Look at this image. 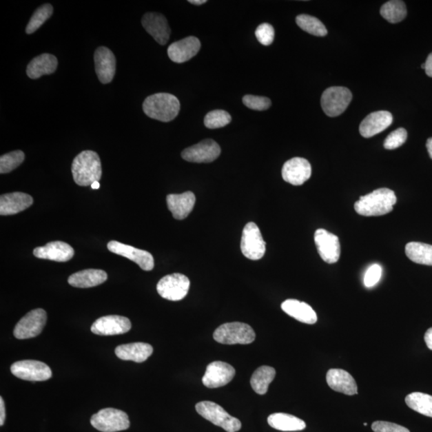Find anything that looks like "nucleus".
<instances>
[{
    "mask_svg": "<svg viewBox=\"0 0 432 432\" xmlns=\"http://www.w3.org/2000/svg\"><path fill=\"white\" fill-rule=\"evenodd\" d=\"M33 205V198L28 194L12 192L0 197V215L12 216L26 210Z\"/></svg>",
    "mask_w": 432,
    "mask_h": 432,
    "instance_id": "24",
    "label": "nucleus"
},
{
    "mask_svg": "<svg viewBox=\"0 0 432 432\" xmlns=\"http://www.w3.org/2000/svg\"><path fill=\"white\" fill-rule=\"evenodd\" d=\"M191 282L188 278L174 273L163 277L157 285V291L163 299L171 301H180L185 299L189 291Z\"/></svg>",
    "mask_w": 432,
    "mask_h": 432,
    "instance_id": "9",
    "label": "nucleus"
},
{
    "mask_svg": "<svg viewBox=\"0 0 432 432\" xmlns=\"http://www.w3.org/2000/svg\"><path fill=\"white\" fill-rule=\"evenodd\" d=\"M188 2L194 5H202L207 3L206 0H190Z\"/></svg>",
    "mask_w": 432,
    "mask_h": 432,
    "instance_id": "48",
    "label": "nucleus"
},
{
    "mask_svg": "<svg viewBox=\"0 0 432 432\" xmlns=\"http://www.w3.org/2000/svg\"><path fill=\"white\" fill-rule=\"evenodd\" d=\"M200 39L189 37L171 44L167 49L168 57L174 63H182L190 61L200 52Z\"/></svg>",
    "mask_w": 432,
    "mask_h": 432,
    "instance_id": "20",
    "label": "nucleus"
},
{
    "mask_svg": "<svg viewBox=\"0 0 432 432\" xmlns=\"http://www.w3.org/2000/svg\"><path fill=\"white\" fill-rule=\"evenodd\" d=\"M52 14L53 7L51 4L42 5L34 12L31 19H30L26 28V33L30 34L37 32L48 19L51 18Z\"/></svg>",
    "mask_w": 432,
    "mask_h": 432,
    "instance_id": "36",
    "label": "nucleus"
},
{
    "mask_svg": "<svg viewBox=\"0 0 432 432\" xmlns=\"http://www.w3.org/2000/svg\"><path fill=\"white\" fill-rule=\"evenodd\" d=\"M142 25L161 45H165L170 39L171 28L166 17L161 13L149 12L144 14Z\"/></svg>",
    "mask_w": 432,
    "mask_h": 432,
    "instance_id": "18",
    "label": "nucleus"
},
{
    "mask_svg": "<svg viewBox=\"0 0 432 432\" xmlns=\"http://www.w3.org/2000/svg\"><path fill=\"white\" fill-rule=\"evenodd\" d=\"M214 340L222 344H249L255 341L256 333L252 327L245 322H227L215 331Z\"/></svg>",
    "mask_w": 432,
    "mask_h": 432,
    "instance_id": "4",
    "label": "nucleus"
},
{
    "mask_svg": "<svg viewBox=\"0 0 432 432\" xmlns=\"http://www.w3.org/2000/svg\"><path fill=\"white\" fill-rule=\"evenodd\" d=\"M240 247L243 256L247 259L259 260L264 257L266 243L255 223H248L243 228Z\"/></svg>",
    "mask_w": 432,
    "mask_h": 432,
    "instance_id": "8",
    "label": "nucleus"
},
{
    "mask_svg": "<svg viewBox=\"0 0 432 432\" xmlns=\"http://www.w3.org/2000/svg\"><path fill=\"white\" fill-rule=\"evenodd\" d=\"M397 198L389 188H380L367 195L361 196L355 203V210L360 216H380L393 210Z\"/></svg>",
    "mask_w": 432,
    "mask_h": 432,
    "instance_id": "1",
    "label": "nucleus"
},
{
    "mask_svg": "<svg viewBox=\"0 0 432 432\" xmlns=\"http://www.w3.org/2000/svg\"><path fill=\"white\" fill-rule=\"evenodd\" d=\"M267 423L272 429L282 431H298L306 429V424L294 415L274 413L268 417Z\"/></svg>",
    "mask_w": 432,
    "mask_h": 432,
    "instance_id": "30",
    "label": "nucleus"
},
{
    "mask_svg": "<svg viewBox=\"0 0 432 432\" xmlns=\"http://www.w3.org/2000/svg\"><path fill=\"white\" fill-rule=\"evenodd\" d=\"M311 176V166L306 158L295 157L287 161L282 168L284 181L290 185L300 186L309 181Z\"/></svg>",
    "mask_w": 432,
    "mask_h": 432,
    "instance_id": "17",
    "label": "nucleus"
},
{
    "mask_svg": "<svg viewBox=\"0 0 432 432\" xmlns=\"http://www.w3.org/2000/svg\"><path fill=\"white\" fill-rule=\"evenodd\" d=\"M405 253L415 264L432 266V245L420 242H411L406 245Z\"/></svg>",
    "mask_w": 432,
    "mask_h": 432,
    "instance_id": "31",
    "label": "nucleus"
},
{
    "mask_svg": "<svg viewBox=\"0 0 432 432\" xmlns=\"http://www.w3.org/2000/svg\"><path fill=\"white\" fill-rule=\"evenodd\" d=\"M5 418H6V411H5V404L3 397H0V425L4 424Z\"/></svg>",
    "mask_w": 432,
    "mask_h": 432,
    "instance_id": "44",
    "label": "nucleus"
},
{
    "mask_svg": "<svg viewBox=\"0 0 432 432\" xmlns=\"http://www.w3.org/2000/svg\"><path fill=\"white\" fill-rule=\"evenodd\" d=\"M108 250L115 254L135 262L143 271H152L155 265L150 252L112 240L107 243Z\"/></svg>",
    "mask_w": 432,
    "mask_h": 432,
    "instance_id": "15",
    "label": "nucleus"
},
{
    "mask_svg": "<svg viewBox=\"0 0 432 432\" xmlns=\"http://www.w3.org/2000/svg\"><path fill=\"white\" fill-rule=\"evenodd\" d=\"M25 155L22 151H14L0 158V173L7 174L12 172L24 161Z\"/></svg>",
    "mask_w": 432,
    "mask_h": 432,
    "instance_id": "37",
    "label": "nucleus"
},
{
    "mask_svg": "<svg viewBox=\"0 0 432 432\" xmlns=\"http://www.w3.org/2000/svg\"><path fill=\"white\" fill-rule=\"evenodd\" d=\"M352 99L349 88L331 87L326 89L321 97V106L327 116L336 117L344 112Z\"/></svg>",
    "mask_w": 432,
    "mask_h": 432,
    "instance_id": "7",
    "label": "nucleus"
},
{
    "mask_svg": "<svg viewBox=\"0 0 432 432\" xmlns=\"http://www.w3.org/2000/svg\"><path fill=\"white\" fill-rule=\"evenodd\" d=\"M256 37L263 45L269 46L274 41L275 30L269 23H262L257 28Z\"/></svg>",
    "mask_w": 432,
    "mask_h": 432,
    "instance_id": "41",
    "label": "nucleus"
},
{
    "mask_svg": "<svg viewBox=\"0 0 432 432\" xmlns=\"http://www.w3.org/2000/svg\"><path fill=\"white\" fill-rule=\"evenodd\" d=\"M426 148H428L429 156L432 158V138H429L426 141Z\"/></svg>",
    "mask_w": 432,
    "mask_h": 432,
    "instance_id": "47",
    "label": "nucleus"
},
{
    "mask_svg": "<svg viewBox=\"0 0 432 432\" xmlns=\"http://www.w3.org/2000/svg\"><path fill=\"white\" fill-rule=\"evenodd\" d=\"M196 196L192 192L182 194H171L167 196L169 211L176 220H185L192 212L196 205Z\"/></svg>",
    "mask_w": 432,
    "mask_h": 432,
    "instance_id": "22",
    "label": "nucleus"
},
{
    "mask_svg": "<svg viewBox=\"0 0 432 432\" xmlns=\"http://www.w3.org/2000/svg\"><path fill=\"white\" fill-rule=\"evenodd\" d=\"M380 14L382 17L389 23H400L403 21L407 17L406 5L400 0H391L381 7Z\"/></svg>",
    "mask_w": 432,
    "mask_h": 432,
    "instance_id": "34",
    "label": "nucleus"
},
{
    "mask_svg": "<svg viewBox=\"0 0 432 432\" xmlns=\"http://www.w3.org/2000/svg\"><path fill=\"white\" fill-rule=\"evenodd\" d=\"M196 409L203 418L212 422L213 424L220 426L227 432L239 431L242 428L239 419L228 414L221 406L214 402H200L196 405Z\"/></svg>",
    "mask_w": 432,
    "mask_h": 432,
    "instance_id": "5",
    "label": "nucleus"
},
{
    "mask_svg": "<svg viewBox=\"0 0 432 432\" xmlns=\"http://www.w3.org/2000/svg\"><path fill=\"white\" fill-rule=\"evenodd\" d=\"M235 375L236 370L232 365L225 362L215 361L207 365L202 382L208 389H218L229 384Z\"/></svg>",
    "mask_w": 432,
    "mask_h": 432,
    "instance_id": "12",
    "label": "nucleus"
},
{
    "mask_svg": "<svg viewBox=\"0 0 432 432\" xmlns=\"http://www.w3.org/2000/svg\"><path fill=\"white\" fill-rule=\"evenodd\" d=\"M91 424L99 431L117 432L128 429L130 420L121 410L104 409L92 416Z\"/></svg>",
    "mask_w": 432,
    "mask_h": 432,
    "instance_id": "6",
    "label": "nucleus"
},
{
    "mask_svg": "<svg viewBox=\"0 0 432 432\" xmlns=\"http://www.w3.org/2000/svg\"><path fill=\"white\" fill-rule=\"evenodd\" d=\"M115 352L118 358L122 360L143 362L152 355L153 347L145 342H132L118 346Z\"/></svg>",
    "mask_w": 432,
    "mask_h": 432,
    "instance_id": "26",
    "label": "nucleus"
},
{
    "mask_svg": "<svg viewBox=\"0 0 432 432\" xmlns=\"http://www.w3.org/2000/svg\"><path fill=\"white\" fill-rule=\"evenodd\" d=\"M327 384L332 390L347 395L358 393L356 382L349 372L342 369H330L327 373Z\"/></svg>",
    "mask_w": 432,
    "mask_h": 432,
    "instance_id": "25",
    "label": "nucleus"
},
{
    "mask_svg": "<svg viewBox=\"0 0 432 432\" xmlns=\"http://www.w3.org/2000/svg\"><path fill=\"white\" fill-rule=\"evenodd\" d=\"M94 59L99 81L104 84L111 83L116 71L115 54L106 47H99L96 49Z\"/></svg>",
    "mask_w": 432,
    "mask_h": 432,
    "instance_id": "19",
    "label": "nucleus"
},
{
    "mask_svg": "<svg viewBox=\"0 0 432 432\" xmlns=\"http://www.w3.org/2000/svg\"><path fill=\"white\" fill-rule=\"evenodd\" d=\"M143 110L148 117L162 122L176 119L181 110L176 96L169 93H156L148 96L143 103Z\"/></svg>",
    "mask_w": 432,
    "mask_h": 432,
    "instance_id": "3",
    "label": "nucleus"
},
{
    "mask_svg": "<svg viewBox=\"0 0 432 432\" xmlns=\"http://www.w3.org/2000/svg\"><path fill=\"white\" fill-rule=\"evenodd\" d=\"M405 402L411 409L432 418L431 395L422 392H413L406 397Z\"/></svg>",
    "mask_w": 432,
    "mask_h": 432,
    "instance_id": "33",
    "label": "nucleus"
},
{
    "mask_svg": "<svg viewBox=\"0 0 432 432\" xmlns=\"http://www.w3.org/2000/svg\"><path fill=\"white\" fill-rule=\"evenodd\" d=\"M425 72L426 76L432 78V52L429 54L425 62Z\"/></svg>",
    "mask_w": 432,
    "mask_h": 432,
    "instance_id": "45",
    "label": "nucleus"
},
{
    "mask_svg": "<svg viewBox=\"0 0 432 432\" xmlns=\"http://www.w3.org/2000/svg\"><path fill=\"white\" fill-rule=\"evenodd\" d=\"M276 372L275 369L269 366H262L253 373L251 379L252 389L257 394L265 395L267 393L268 387L275 379Z\"/></svg>",
    "mask_w": 432,
    "mask_h": 432,
    "instance_id": "32",
    "label": "nucleus"
},
{
    "mask_svg": "<svg viewBox=\"0 0 432 432\" xmlns=\"http://www.w3.org/2000/svg\"><path fill=\"white\" fill-rule=\"evenodd\" d=\"M58 59L53 54L44 53L34 58L27 68V74L30 79H37L45 74H51L56 71Z\"/></svg>",
    "mask_w": 432,
    "mask_h": 432,
    "instance_id": "28",
    "label": "nucleus"
},
{
    "mask_svg": "<svg viewBox=\"0 0 432 432\" xmlns=\"http://www.w3.org/2000/svg\"><path fill=\"white\" fill-rule=\"evenodd\" d=\"M424 340L426 346L432 351V327L426 331L424 336Z\"/></svg>",
    "mask_w": 432,
    "mask_h": 432,
    "instance_id": "46",
    "label": "nucleus"
},
{
    "mask_svg": "<svg viewBox=\"0 0 432 432\" xmlns=\"http://www.w3.org/2000/svg\"><path fill=\"white\" fill-rule=\"evenodd\" d=\"M315 243L322 260L327 264H336L340 257V243L338 236L325 229L315 232Z\"/></svg>",
    "mask_w": 432,
    "mask_h": 432,
    "instance_id": "13",
    "label": "nucleus"
},
{
    "mask_svg": "<svg viewBox=\"0 0 432 432\" xmlns=\"http://www.w3.org/2000/svg\"><path fill=\"white\" fill-rule=\"evenodd\" d=\"M421 68L424 69V70H425V68H426L425 63L424 64H422Z\"/></svg>",
    "mask_w": 432,
    "mask_h": 432,
    "instance_id": "50",
    "label": "nucleus"
},
{
    "mask_svg": "<svg viewBox=\"0 0 432 432\" xmlns=\"http://www.w3.org/2000/svg\"><path fill=\"white\" fill-rule=\"evenodd\" d=\"M91 187H92V189L97 190V189H99V187H101V185H99V181H96V182H94L92 183Z\"/></svg>",
    "mask_w": 432,
    "mask_h": 432,
    "instance_id": "49",
    "label": "nucleus"
},
{
    "mask_svg": "<svg viewBox=\"0 0 432 432\" xmlns=\"http://www.w3.org/2000/svg\"><path fill=\"white\" fill-rule=\"evenodd\" d=\"M296 23L305 32L315 37H325L327 30L320 19L309 14H300L296 17Z\"/></svg>",
    "mask_w": 432,
    "mask_h": 432,
    "instance_id": "35",
    "label": "nucleus"
},
{
    "mask_svg": "<svg viewBox=\"0 0 432 432\" xmlns=\"http://www.w3.org/2000/svg\"><path fill=\"white\" fill-rule=\"evenodd\" d=\"M47 312L41 309L28 313L14 327V336L18 340L32 339L41 333L47 322Z\"/></svg>",
    "mask_w": 432,
    "mask_h": 432,
    "instance_id": "10",
    "label": "nucleus"
},
{
    "mask_svg": "<svg viewBox=\"0 0 432 432\" xmlns=\"http://www.w3.org/2000/svg\"><path fill=\"white\" fill-rule=\"evenodd\" d=\"M220 153L221 149L218 144L208 138L186 148L182 152V158L187 162L207 163L215 161Z\"/></svg>",
    "mask_w": 432,
    "mask_h": 432,
    "instance_id": "14",
    "label": "nucleus"
},
{
    "mask_svg": "<svg viewBox=\"0 0 432 432\" xmlns=\"http://www.w3.org/2000/svg\"><path fill=\"white\" fill-rule=\"evenodd\" d=\"M374 432H410L408 429L396 424L386 421H376L371 425Z\"/></svg>",
    "mask_w": 432,
    "mask_h": 432,
    "instance_id": "43",
    "label": "nucleus"
},
{
    "mask_svg": "<svg viewBox=\"0 0 432 432\" xmlns=\"http://www.w3.org/2000/svg\"><path fill=\"white\" fill-rule=\"evenodd\" d=\"M12 373L27 381H46L52 378V371L44 362L37 360H22L14 362Z\"/></svg>",
    "mask_w": 432,
    "mask_h": 432,
    "instance_id": "11",
    "label": "nucleus"
},
{
    "mask_svg": "<svg viewBox=\"0 0 432 432\" xmlns=\"http://www.w3.org/2000/svg\"><path fill=\"white\" fill-rule=\"evenodd\" d=\"M132 329V322L127 317L107 316L99 318L91 327L98 336H116L125 334Z\"/></svg>",
    "mask_w": 432,
    "mask_h": 432,
    "instance_id": "16",
    "label": "nucleus"
},
{
    "mask_svg": "<svg viewBox=\"0 0 432 432\" xmlns=\"http://www.w3.org/2000/svg\"><path fill=\"white\" fill-rule=\"evenodd\" d=\"M408 138V132L404 128L400 127L392 132L389 136L386 138L384 143V148L387 150H394L403 145Z\"/></svg>",
    "mask_w": 432,
    "mask_h": 432,
    "instance_id": "39",
    "label": "nucleus"
},
{
    "mask_svg": "<svg viewBox=\"0 0 432 432\" xmlns=\"http://www.w3.org/2000/svg\"><path fill=\"white\" fill-rule=\"evenodd\" d=\"M74 181L81 187L92 186L101 181L102 166L98 154L93 151H83L74 158L72 165Z\"/></svg>",
    "mask_w": 432,
    "mask_h": 432,
    "instance_id": "2",
    "label": "nucleus"
},
{
    "mask_svg": "<svg viewBox=\"0 0 432 432\" xmlns=\"http://www.w3.org/2000/svg\"><path fill=\"white\" fill-rule=\"evenodd\" d=\"M107 280L106 271L87 269L74 273L68 278V284L74 287L89 288L101 285Z\"/></svg>",
    "mask_w": 432,
    "mask_h": 432,
    "instance_id": "29",
    "label": "nucleus"
},
{
    "mask_svg": "<svg viewBox=\"0 0 432 432\" xmlns=\"http://www.w3.org/2000/svg\"><path fill=\"white\" fill-rule=\"evenodd\" d=\"M382 267L379 265H372L367 270L364 278V285L367 288L373 287L380 282L382 277Z\"/></svg>",
    "mask_w": 432,
    "mask_h": 432,
    "instance_id": "42",
    "label": "nucleus"
},
{
    "mask_svg": "<svg viewBox=\"0 0 432 432\" xmlns=\"http://www.w3.org/2000/svg\"><path fill=\"white\" fill-rule=\"evenodd\" d=\"M243 103L247 107L255 111H265L271 105L270 99L251 95L243 97Z\"/></svg>",
    "mask_w": 432,
    "mask_h": 432,
    "instance_id": "40",
    "label": "nucleus"
},
{
    "mask_svg": "<svg viewBox=\"0 0 432 432\" xmlns=\"http://www.w3.org/2000/svg\"><path fill=\"white\" fill-rule=\"evenodd\" d=\"M232 121L230 114L226 111L215 110L207 114L205 125L209 129H216L228 125Z\"/></svg>",
    "mask_w": 432,
    "mask_h": 432,
    "instance_id": "38",
    "label": "nucleus"
},
{
    "mask_svg": "<svg viewBox=\"0 0 432 432\" xmlns=\"http://www.w3.org/2000/svg\"><path fill=\"white\" fill-rule=\"evenodd\" d=\"M281 309L288 316L307 325H315L317 315L312 307L305 302L296 300H287L281 305Z\"/></svg>",
    "mask_w": 432,
    "mask_h": 432,
    "instance_id": "27",
    "label": "nucleus"
},
{
    "mask_svg": "<svg viewBox=\"0 0 432 432\" xmlns=\"http://www.w3.org/2000/svg\"><path fill=\"white\" fill-rule=\"evenodd\" d=\"M393 121L391 114L387 111L375 112L367 116L360 126L361 136L371 138L389 127Z\"/></svg>",
    "mask_w": 432,
    "mask_h": 432,
    "instance_id": "23",
    "label": "nucleus"
},
{
    "mask_svg": "<svg viewBox=\"0 0 432 432\" xmlns=\"http://www.w3.org/2000/svg\"><path fill=\"white\" fill-rule=\"evenodd\" d=\"M33 254L39 259L68 262L72 259L74 251L67 243L53 241L48 243L45 246L34 248Z\"/></svg>",
    "mask_w": 432,
    "mask_h": 432,
    "instance_id": "21",
    "label": "nucleus"
}]
</instances>
